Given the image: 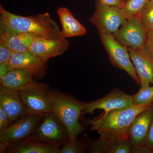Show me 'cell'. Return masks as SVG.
Returning <instances> with one entry per match:
<instances>
[{
  "instance_id": "obj_1",
  "label": "cell",
  "mask_w": 153,
  "mask_h": 153,
  "mask_svg": "<svg viewBox=\"0 0 153 153\" xmlns=\"http://www.w3.org/2000/svg\"><path fill=\"white\" fill-rule=\"evenodd\" d=\"M0 33H29L47 39L64 38L62 31L48 13L22 16L10 13L0 6Z\"/></svg>"
},
{
  "instance_id": "obj_2",
  "label": "cell",
  "mask_w": 153,
  "mask_h": 153,
  "mask_svg": "<svg viewBox=\"0 0 153 153\" xmlns=\"http://www.w3.org/2000/svg\"><path fill=\"white\" fill-rule=\"evenodd\" d=\"M153 104L134 105L111 111L100 117L89 121L91 130L96 131L102 139L125 140L129 138V129L139 114Z\"/></svg>"
},
{
  "instance_id": "obj_3",
  "label": "cell",
  "mask_w": 153,
  "mask_h": 153,
  "mask_svg": "<svg viewBox=\"0 0 153 153\" xmlns=\"http://www.w3.org/2000/svg\"><path fill=\"white\" fill-rule=\"evenodd\" d=\"M49 94L53 112L66 128L69 140L76 139L83 130L79 118L85 109V103L56 91L50 90Z\"/></svg>"
},
{
  "instance_id": "obj_4",
  "label": "cell",
  "mask_w": 153,
  "mask_h": 153,
  "mask_svg": "<svg viewBox=\"0 0 153 153\" xmlns=\"http://www.w3.org/2000/svg\"><path fill=\"white\" fill-rule=\"evenodd\" d=\"M49 91L48 85L34 81L19 92L29 114L44 115L53 112Z\"/></svg>"
},
{
  "instance_id": "obj_5",
  "label": "cell",
  "mask_w": 153,
  "mask_h": 153,
  "mask_svg": "<svg viewBox=\"0 0 153 153\" xmlns=\"http://www.w3.org/2000/svg\"><path fill=\"white\" fill-rule=\"evenodd\" d=\"M29 139L58 145L68 142L67 130L54 112L44 114L42 121Z\"/></svg>"
},
{
  "instance_id": "obj_6",
  "label": "cell",
  "mask_w": 153,
  "mask_h": 153,
  "mask_svg": "<svg viewBox=\"0 0 153 153\" xmlns=\"http://www.w3.org/2000/svg\"><path fill=\"white\" fill-rule=\"evenodd\" d=\"M44 115L28 114L20 118L4 131L0 132V141L9 147L30 137Z\"/></svg>"
},
{
  "instance_id": "obj_7",
  "label": "cell",
  "mask_w": 153,
  "mask_h": 153,
  "mask_svg": "<svg viewBox=\"0 0 153 153\" xmlns=\"http://www.w3.org/2000/svg\"><path fill=\"white\" fill-rule=\"evenodd\" d=\"M100 39L114 66L126 71L139 85L140 81L132 62L127 47L120 44L111 34H100Z\"/></svg>"
},
{
  "instance_id": "obj_8",
  "label": "cell",
  "mask_w": 153,
  "mask_h": 153,
  "mask_svg": "<svg viewBox=\"0 0 153 153\" xmlns=\"http://www.w3.org/2000/svg\"><path fill=\"white\" fill-rule=\"evenodd\" d=\"M127 21L120 8L99 2L90 21L98 29L100 34L113 35Z\"/></svg>"
},
{
  "instance_id": "obj_9",
  "label": "cell",
  "mask_w": 153,
  "mask_h": 153,
  "mask_svg": "<svg viewBox=\"0 0 153 153\" xmlns=\"http://www.w3.org/2000/svg\"><path fill=\"white\" fill-rule=\"evenodd\" d=\"M148 32L140 18L135 17L127 20L112 35L124 46L138 49L146 46Z\"/></svg>"
},
{
  "instance_id": "obj_10",
  "label": "cell",
  "mask_w": 153,
  "mask_h": 153,
  "mask_svg": "<svg viewBox=\"0 0 153 153\" xmlns=\"http://www.w3.org/2000/svg\"><path fill=\"white\" fill-rule=\"evenodd\" d=\"M132 96L128 95L120 90H114L106 96L98 100L85 103V109L82 114H93L95 110H103V115L115 109L133 106Z\"/></svg>"
},
{
  "instance_id": "obj_11",
  "label": "cell",
  "mask_w": 153,
  "mask_h": 153,
  "mask_svg": "<svg viewBox=\"0 0 153 153\" xmlns=\"http://www.w3.org/2000/svg\"><path fill=\"white\" fill-rule=\"evenodd\" d=\"M128 49L141 87L153 84V54L146 46L138 49Z\"/></svg>"
},
{
  "instance_id": "obj_12",
  "label": "cell",
  "mask_w": 153,
  "mask_h": 153,
  "mask_svg": "<svg viewBox=\"0 0 153 153\" xmlns=\"http://www.w3.org/2000/svg\"><path fill=\"white\" fill-rule=\"evenodd\" d=\"M68 46L69 43L65 38L47 39L39 37L31 43L29 51L46 62L52 57L62 55Z\"/></svg>"
},
{
  "instance_id": "obj_13",
  "label": "cell",
  "mask_w": 153,
  "mask_h": 153,
  "mask_svg": "<svg viewBox=\"0 0 153 153\" xmlns=\"http://www.w3.org/2000/svg\"><path fill=\"white\" fill-rule=\"evenodd\" d=\"M0 105L8 115L11 124L29 114L19 92L4 86H1Z\"/></svg>"
},
{
  "instance_id": "obj_14",
  "label": "cell",
  "mask_w": 153,
  "mask_h": 153,
  "mask_svg": "<svg viewBox=\"0 0 153 153\" xmlns=\"http://www.w3.org/2000/svg\"><path fill=\"white\" fill-rule=\"evenodd\" d=\"M153 116V104L133 121L129 129V138L133 146H145Z\"/></svg>"
},
{
  "instance_id": "obj_15",
  "label": "cell",
  "mask_w": 153,
  "mask_h": 153,
  "mask_svg": "<svg viewBox=\"0 0 153 153\" xmlns=\"http://www.w3.org/2000/svg\"><path fill=\"white\" fill-rule=\"evenodd\" d=\"M45 63L32 52L28 51L23 52H14L8 65L11 69H22L34 76L39 74L42 71Z\"/></svg>"
},
{
  "instance_id": "obj_16",
  "label": "cell",
  "mask_w": 153,
  "mask_h": 153,
  "mask_svg": "<svg viewBox=\"0 0 153 153\" xmlns=\"http://www.w3.org/2000/svg\"><path fill=\"white\" fill-rule=\"evenodd\" d=\"M39 37H42L33 33H2L1 34L0 43L5 44L14 52H25L29 51L31 43Z\"/></svg>"
},
{
  "instance_id": "obj_17",
  "label": "cell",
  "mask_w": 153,
  "mask_h": 153,
  "mask_svg": "<svg viewBox=\"0 0 153 153\" xmlns=\"http://www.w3.org/2000/svg\"><path fill=\"white\" fill-rule=\"evenodd\" d=\"M57 12L62 25V32L64 38H71L86 34L85 28L67 8L59 7Z\"/></svg>"
},
{
  "instance_id": "obj_18",
  "label": "cell",
  "mask_w": 153,
  "mask_h": 153,
  "mask_svg": "<svg viewBox=\"0 0 153 153\" xmlns=\"http://www.w3.org/2000/svg\"><path fill=\"white\" fill-rule=\"evenodd\" d=\"M11 146V152L16 153H59L60 149L57 145L29 139Z\"/></svg>"
},
{
  "instance_id": "obj_19",
  "label": "cell",
  "mask_w": 153,
  "mask_h": 153,
  "mask_svg": "<svg viewBox=\"0 0 153 153\" xmlns=\"http://www.w3.org/2000/svg\"><path fill=\"white\" fill-rule=\"evenodd\" d=\"M33 76L31 73L25 70L13 69L0 81L2 86L19 92L34 81Z\"/></svg>"
},
{
  "instance_id": "obj_20",
  "label": "cell",
  "mask_w": 153,
  "mask_h": 153,
  "mask_svg": "<svg viewBox=\"0 0 153 153\" xmlns=\"http://www.w3.org/2000/svg\"><path fill=\"white\" fill-rule=\"evenodd\" d=\"M149 2L150 0H128L121 9L127 20L139 17Z\"/></svg>"
},
{
  "instance_id": "obj_21",
  "label": "cell",
  "mask_w": 153,
  "mask_h": 153,
  "mask_svg": "<svg viewBox=\"0 0 153 153\" xmlns=\"http://www.w3.org/2000/svg\"><path fill=\"white\" fill-rule=\"evenodd\" d=\"M133 144L129 138L125 140H108L105 153H131Z\"/></svg>"
},
{
  "instance_id": "obj_22",
  "label": "cell",
  "mask_w": 153,
  "mask_h": 153,
  "mask_svg": "<svg viewBox=\"0 0 153 153\" xmlns=\"http://www.w3.org/2000/svg\"><path fill=\"white\" fill-rule=\"evenodd\" d=\"M134 105L153 104V86L141 87L138 92L132 96Z\"/></svg>"
},
{
  "instance_id": "obj_23",
  "label": "cell",
  "mask_w": 153,
  "mask_h": 153,
  "mask_svg": "<svg viewBox=\"0 0 153 153\" xmlns=\"http://www.w3.org/2000/svg\"><path fill=\"white\" fill-rule=\"evenodd\" d=\"M139 18L148 32L153 31V4L149 2Z\"/></svg>"
},
{
  "instance_id": "obj_24",
  "label": "cell",
  "mask_w": 153,
  "mask_h": 153,
  "mask_svg": "<svg viewBox=\"0 0 153 153\" xmlns=\"http://www.w3.org/2000/svg\"><path fill=\"white\" fill-rule=\"evenodd\" d=\"M85 149V145L82 142L76 140H69L60 149L59 153H82Z\"/></svg>"
},
{
  "instance_id": "obj_25",
  "label": "cell",
  "mask_w": 153,
  "mask_h": 153,
  "mask_svg": "<svg viewBox=\"0 0 153 153\" xmlns=\"http://www.w3.org/2000/svg\"><path fill=\"white\" fill-rule=\"evenodd\" d=\"M109 139H102L92 142L91 145L90 152L94 153H105L106 147Z\"/></svg>"
},
{
  "instance_id": "obj_26",
  "label": "cell",
  "mask_w": 153,
  "mask_h": 153,
  "mask_svg": "<svg viewBox=\"0 0 153 153\" xmlns=\"http://www.w3.org/2000/svg\"><path fill=\"white\" fill-rule=\"evenodd\" d=\"M14 52L5 44L0 43V64H8Z\"/></svg>"
},
{
  "instance_id": "obj_27",
  "label": "cell",
  "mask_w": 153,
  "mask_h": 153,
  "mask_svg": "<svg viewBox=\"0 0 153 153\" xmlns=\"http://www.w3.org/2000/svg\"><path fill=\"white\" fill-rule=\"evenodd\" d=\"M11 124L8 115L0 105V132L7 128Z\"/></svg>"
},
{
  "instance_id": "obj_28",
  "label": "cell",
  "mask_w": 153,
  "mask_h": 153,
  "mask_svg": "<svg viewBox=\"0 0 153 153\" xmlns=\"http://www.w3.org/2000/svg\"><path fill=\"white\" fill-rule=\"evenodd\" d=\"M145 146L153 152V116Z\"/></svg>"
},
{
  "instance_id": "obj_29",
  "label": "cell",
  "mask_w": 153,
  "mask_h": 153,
  "mask_svg": "<svg viewBox=\"0 0 153 153\" xmlns=\"http://www.w3.org/2000/svg\"><path fill=\"white\" fill-rule=\"evenodd\" d=\"M99 2L106 5L113 6L121 8L124 3L121 0H99Z\"/></svg>"
},
{
  "instance_id": "obj_30",
  "label": "cell",
  "mask_w": 153,
  "mask_h": 153,
  "mask_svg": "<svg viewBox=\"0 0 153 153\" xmlns=\"http://www.w3.org/2000/svg\"><path fill=\"white\" fill-rule=\"evenodd\" d=\"M131 153H153V152L145 146H133L131 148Z\"/></svg>"
},
{
  "instance_id": "obj_31",
  "label": "cell",
  "mask_w": 153,
  "mask_h": 153,
  "mask_svg": "<svg viewBox=\"0 0 153 153\" xmlns=\"http://www.w3.org/2000/svg\"><path fill=\"white\" fill-rule=\"evenodd\" d=\"M146 47L153 55V31L148 32L146 44Z\"/></svg>"
},
{
  "instance_id": "obj_32",
  "label": "cell",
  "mask_w": 153,
  "mask_h": 153,
  "mask_svg": "<svg viewBox=\"0 0 153 153\" xmlns=\"http://www.w3.org/2000/svg\"><path fill=\"white\" fill-rule=\"evenodd\" d=\"M11 70L8 64H0V79L3 78Z\"/></svg>"
},
{
  "instance_id": "obj_33",
  "label": "cell",
  "mask_w": 153,
  "mask_h": 153,
  "mask_svg": "<svg viewBox=\"0 0 153 153\" xmlns=\"http://www.w3.org/2000/svg\"><path fill=\"white\" fill-rule=\"evenodd\" d=\"M150 2L153 4V0H150Z\"/></svg>"
}]
</instances>
